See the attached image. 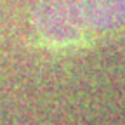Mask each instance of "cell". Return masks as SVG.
<instances>
[{
	"label": "cell",
	"mask_w": 125,
	"mask_h": 125,
	"mask_svg": "<svg viewBox=\"0 0 125 125\" xmlns=\"http://www.w3.org/2000/svg\"><path fill=\"white\" fill-rule=\"evenodd\" d=\"M125 24V0H40L31 28L40 45L73 52Z\"/></svg>",
	"instance_id": "obj_1"
}]
</instances>
